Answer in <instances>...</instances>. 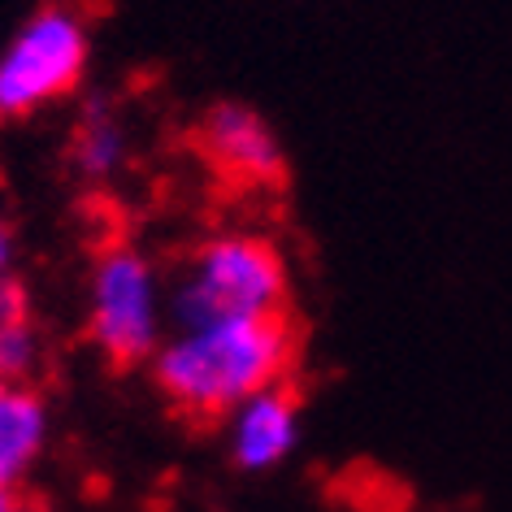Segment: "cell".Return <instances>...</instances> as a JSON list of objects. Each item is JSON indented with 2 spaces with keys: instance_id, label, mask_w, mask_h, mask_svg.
Listing matches in <instances>:
<instances>
[{
  "instance_id": "obj_1",
  "label": "cell",
  "mask_w": 512,
  "mask_h": 512,
  "mask_svg": "<svg viewBox=\"0 0 512 512\" xmlns=\"http://www.w3.org/2000/svg\"><path fill=\"white\" fill-rule=\"evenodd\" d=\"M300 352L296 313L230 317L196 330H170L148 361V378L187 426H226L243 400L296 378Z\"/></svg>"
},
{
  "instance_id": "obj_2",
  "label": "cell",
  "mask_w": 512,
  "mask_h": 512,
  "mask_svg": "<svg viewBox=\"0 0 512 512\" xmlns=\"http://www.w3.org/2000/svg\"><path fill=\"white\" fill-rule=\"evenodd\" d=\"M274 313H291V265L283 248L256 230H222L200 239L165 283L170 330Z\"/></svg>"
},
{
  "instance_id": "obj_3",
  "label": "cell",
  "mask_w": 512,
  "mask_h": 512,
  "mask_svg": "<svg viewBox=\"0 0 512 512\" xmlns=\"http://www.w3.org/2000/svg\"><path fill=\"white\" fill-rule=\"evenodd\" d=\"M96 18L83 0H44L0 44V126L31 122L87 83Z\"/></svg>"
},
{
  "instance_id": "obj_4",
  "label": "cell",
  "mask_w": 512,
  "mask_h": 512,
  "mask_svg": "<svg viewBox=\"0 0 512 512\" xmlns=\"http://www.w3.org/2000/svg\"><path fill=\"white\" fill-rule=\"evenodd\" d=\"M165 283L144 248L113 239L87 270V339L109 369H148L165 343Z\"/></svg>"
},
{
  "instance_id": "obj_5",
  "label": "cell",
  "mask_w": 512,
  "mask_h": 512,
  "mask_svg": "<svg viewBox=\"0 0 512 512\" xmlns=\"http://www.w3.org/2000/svg\"><path fill=\"white\" fill-rule=\"evenodd\" d=\"M196 152L235 187L270 191L287 183V152L270 122L243 100H213L191 126Z\"/></svg>"
},
{
  "instance_id": "obj_6",
  "label": "cell",
  "mask_w": 512,
  "mask_h": 512,
  "mask_svg": "<svg viewBox=\"0 0 512 512\" xmlns=\"http://www.w3.org/2000/svg\"><path fill=\"white\" fill-rule=\"evenodd\" d=\"M304 395L296 378L265 387L226 417V456L239 473H270L300 447Z\"/></svg>"
},
{
  "instance_id": "obj_7",
  "label": "cell",
  "mask_w": 512,
  "mask_h": 512,
  "mask_svg": "<svg viewBox=\"0 0 512 512\" xmlns=\"http://www.w3.org/2000/svg\"><path fill=\"white\" fill-rule=\"evenodd\" d=\"M126 157H131V131H126L118 100H113L109 92L87 96L79 105V113H74L70 139H66L70 174L100 187V183H109V178L122 174Z\"/></svg>"
},
{
  "instance_id": "obj_8",
  "label": "cell",
  "mask_w": 512,
  "mask_h": 512,
  "mask_svg": "<svg viewBox=\"0 0 512 512\" xmlns=\"http://www.w3.org/2000/svg\"><path fill=\"white\" fill-rule=\"evenodd\" d=\"M53 413L35 382H0V486L18 491L27 473L40 465Z\"/></svg>"
},
{
  "instance_id": "obj_9",
  "label": "cell",
  "mask_w": 512,
  "mask_h": 512,
  "mask_svg": "<svg viewBox=\"0 0 512 512\" xmlns=\"http://www.w3.org/2000/svg\"><path fill=\"white\" fill-rule=\"evenodd\" d=\"M44 365V335L35 317L0 322V382H35Z\"/></svg>"
},
{
  "instance_id": "obj_10",
  "label": "cell",
  "mask_w": 512,
  "mask_h": 512,
  "mask_svg": "<svg viewBox=\"0 0 512 512\" xmlns=\"http://www.w3.org/2000/svg\"><path fill=\"white\" fill-rule=\"evenodd\" d=\"M14 261H18V243H14V226H9L5 209H0V278L14 274Z\"/></svg>"
},
{
  "instance_id": "obj_11",
  "label": "cell",
  "mask_w": 512,
  "mask_h": 512,
  "mask_svg": "<svg viewBox=\"0 0 512 512\" xmlns=\"http://www.w3.org/2000/svg\"><path fill=\"white\" fill-rule=\"evenodd\" d=\"M18 504H22V495H18V491H5V486H0V512H18Z\"/></svg>"
},
{
  "instance_id": "obj_12",
  "label": "cell",
  "mask_w": 512,
  "mask_h": 512,
  "mask_svg": "<svg viewBox=\"0 0 512 512\" xmlns=\"http://www.w3.org/2000/svg\"><path fill=\"white\" fill-rule=\"evenodd\" d=\"M18 512H44L40 504H27V499H22V504H18Z\"/></svg>"
}]
</instances>
